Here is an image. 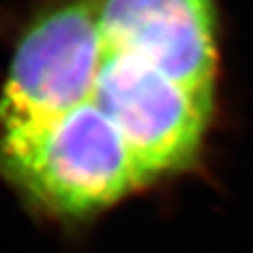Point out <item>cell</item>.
I'll return each instance as SVG.
<instances>
[{
    "instance_id": "cell-1",
    "label": "cell",
    "mask_w": 253,
    "mask_h": 253,
    "mask_svg": "<svg viewBox=\"0 0 253 253\" xmlns=\"http://www.w3.org/2000/svg\"><path fill=\"white\" fill-rule=\"evenodd\" d=\"M0 165L32 199L66 216L109 207L148 182L118 127L92 103L0 129Z\"/></svg>"
},
{
    "instance_id": "cell-2",
    "label": "cell",
    "mask_w": 253,
    "mask_h": 253,
    "mask_svg": "<svg viewBox=\"0 0 253 253\" xmlns=\"http://www.w3.org/2000/svg\"><path fill=\"white\" fill-rule=\"evenodd\" d=\"M90 6L100 28V58L88 103L118 127L146 180L180 171L199 154L216 96L171 79L135 34Z\"/></svg>"
}]
</instances>
